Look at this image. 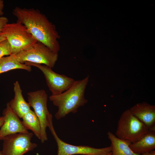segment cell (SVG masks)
Instances as JSON below:
<instances>
[{"instance_id": "obj_1", "label": "cell", "mask_w": 155, "mask_h": 155, "mask_svg": "<svg viewBox=\"0 0 155 155\" xmlns=\"http://www.w3.org/2000/svg\"><path fill=\"white\" fill-rule=\"evenodd\" d=\"M12 13L27 28L35 39L58 53L60 49L58 40L60 36L55 25L38 9L17 7Z\"/></svg>"}, {"instance_id": "obj_2", "label": "cell", "mask_w": 155, "mask_h": 155, "mask_svg": "<svg viewBox=\"0 0 155 155\" xmlns=\"http://www.w3.org/2000/svg\"><path fill=\"white\" fill-rule=\"evenodd\" d=\"M89 80V76L81 80H75L73 85L66 91L57 95H51L49 99L58 107L55 114L57 119L65 117L69 114L75 113L80 107L88 102L85 93Z\"/></svg>"}, {"instance_id": "obj_3", "label": "cell", "mask_w": 155, "mask_h": 155, "mask_svg": "<svg viewBox=\"0 0 155 155\" xmlns=\"http://www.w3.org/2000/svg\"><path fill=\"white\" fill-rule=\"evenodd\" d=\"M0 35L4 37L9 43L11 55H15L38 42L26 26L18 21L6 24Z\"/></svg>"}, {"instance_id": "obj_4", "label": "cell", "mask_w": 155, "mask_h": 155, "mask_svg": "<svg viewBox=\"0 0 155 155\" xmlns=\"http://www.w3.org/2000/svg\"><path fill=\"white\" fill-rule=\"evenodd\" d=\"M149 130L148 128L134 115L129 109L124 111L118 120L115 135L131 143L138 140Z\"/></svg>"}, {"instance_id": "obj_5", "label": "cell", "mask_w": 155, "mask_h": 155, "mask_svg": "<svg viewBox=\"0 0 155 155\" xmlns=\"http://www.w3.org/2000/svg\"><path fill=\"white\" fill-rule=\"evenodd\" d=\"M14 55L16 60L21 63L29 61L43 64L51 68L54 67L58 57V53L38 41Z\"/></svg>"}, {"instance_id": "obj_6", "label": "cell", "mask_w": 155, "mask_h": 155, "mask_svg": "<svg viewBox=\"0 0 155 155\" xmlns=\"http://www.w3.org/2000/svg\"><path fill=\"white\" fill-rule=\"evenodd\" d=\"M48 127L56 142L57 155H107L111 151V146L96 148L86 146H75L67 143L61 139L57 134L53 125V117L47 119Z\"/></svg>"}, {"instance_id": "obj_7", "label": "cell", "mask_w": 155, "mask_h": 155, "mask_svg": "<svg viewBox=\"0 0 155 155\" xmlns=\"http://www.w3.org/2000/svg\"><path fill=\"white\" fill-rule=\"evenodd\" d=\"M33 133L31 132L18 133L4 137L3 149V155H23L33 150L37 144L31 142Z\"/></svg>"}, {"instance_id": "obj_8", "label": "cell", "mask_w": 155, "mask_h": 155, "mask_svg": "<svg viewBox=\"0 0 155 155\" xmlns=\"http://www.w3.org/2000/svg\"><path fill=\"white\" fill-rule=\"evenodd\" d=\"M28 101L30 106L34 109L40 125V140L43 143L48 140L46 129L48 127L47 118L50 114L47 106L48 95L44 90L30 92L27 93Z\"/></svg>"}, {"instance_id": "obj_9", "label": "cell", "mask_w": 155, "mask_h": 155, "mask_svg": "<svg viewBox=\"0 0 155 155\" xmlns=\"http://www.w3.org/2000/svg\"><path fill=\"white\" fill-rule=\"evenodd\" d=\"M24 63L30 66H34L39 69L43 73L49 90L52 95L62 93L70 88L75 80L63 74L57 73L52 68L45 65L26 61Z\"/></svg>"}, {"instance_id": "obj_10", "label": "cell", "mask_w": 155, "mask_h": 155, "mask_svg": "<svg viewBox=\"0 0 155 155\" xmlns=\"http://www.w3.org/2000/svg\"><path fill=\"white\" fill-rule=\"evenodd\" d=\"M3 123L0 128V140L5 136L18 133L29 132L19 117L12 111L8 102L3 110Z\"/></svg>"}, {"instance_id": "obj_11", "label": "cell", "mask_w": 155, "mask_h": 155, "mask_svg": "<svg viewBox=\"0 0 155 155\" xmlns=\"http://www.w3.org/2000/svg\"><path fill=\"white\" fill-rule=\"evenodd\" d=\"M131 113L151 131H155V106L144 102L129 109Z\"/></svg>"}, {"instance_id": "obj_12", "label": "cell", "mask_w": 155, "mask_h": 155, "mask_svg": "<svg viewBox=\"0 0 155 155\" xmlns=\"http://www.w3.org/2000/svg\"><path fill=\"white\" fill-rule=\"evenodd\" d=\"M14 97L8 103L12 111L19 118L22 117L30 110V106L24 98L22 90L19 82L17 81L13 84Z\"/></svg>"}, {"instance_id": "obj_13", "label": "cell", "mask_w": 155, "mask_h": 155, "mask_svg": "<svg viewBox=\"0 0 155 155\" xmlns=\"http://www.w3.org/2000/svg\"><path fill=\"white\" fill-rule=\"evenodd\" d=\"M129 147L135 153L141 155L155 148V131L149 130L141 138L131 143Z\"/></svg>"}, {"instance_id": "obj_14", "label": "cell", "mask_w": 155, "mask_h": 155, "mask_svg": "<svg viewBox=\"0 0 155 155\" xmlns=\"http://www.w3.org/2000/svg\"><path fill=\"white\" fill-rule=\"evenodd\" d=\"M111 142V155H141L134 152L131 149L129 142L120 139L110 131L107 133Z\"/></svg>"}, {"instance_id": "obj_15", "label": "cell", "mask_w": 155, "mask_h": 155, "mask_svg": "<svg viewBox=\"0 0 155 155\" xmlns=\"http://www.w3.org/2000/svg\"><path fill=\"white\" fill-rule=\"evenodd\" d=\"M17 69H24L29 72L32 70L31 66L19 62L14 55H11L0 58V74Z\"/></svg>"}, {"instance_id": "obj_16", "label": "cell", "mask_w": 155, "mask_h": 155, "mask_svg": "<svg viewBox=\"0 0 155 155\" xmlns=\"http://www.w3.org/2000/svg\"><path fill=\"white\" fill-rule=\"evenodd\" d=\"M22 123L28 130L32 131L39 140L41 135V127L39 119L34 111L30 110L22 118Z\"/></svg>"}, {"instance_id": "obj_17", "label": "cell", "mask_w": 155, "mask_h": 155, "mask_svg": "<svg viewBox=\"0 0 155 155\" xmlns=\"http://www.w3.org/2000/svg\"><path fill=\"white\" fill-rule=\"evenodd\" d=\"M11 54L10 46L6 39L0 42V58Z\"/></svg>"}, {"instance_id": "obj_18", "label": "cell", "mask_w": 155, "mask_h": 155, "mask_svg": "<svg viewBox=\"0 0 155 155\" xmlns=\"http://www.w3.org/2000/svg\"><path fill=\"white\" fill-rule=\"evenodd\" d=\"M9 21L8 19L5 17L0 16V33L2 29Z\"/></svg>"}, {"instance_id": "obj_19", "label": "cell", "mask_w": 155, "mask_h": 155, "mask_svg": "<svg viewBox=\"0 0 155 155\" xmlns=\"http://www.w3.org/2000/svg\"><path fill=\"white\" fill-rule=\"evenodd\" d=\"M4 7V1L0 0V16H2L4 14L3 9Z\"/></svg>"}, {"instance_id": "obj_20", "label": "cell", "mask_w": 155, "mask_h": 155, "mask_svg": "<svg viewBox=\"0 0 155 155\" xmlns=\"http://www.w3.org/2000/svg\"><path fill=\"white\" fill-rule=\"evenodd\" d=\"M141 155H155V151L153 150L149 152L144 153Z\"/></svg>"}, {"instance_id": "obj_21", "label": "cell", "mask_w": 155, "mask_h": 155, "mask_svg": "<svg viewBox=\"0 0 155 155\" xmlns=\"http://www.w3.org/2000/svg\"><path fill=\"white\" fill-rule=\"evenodd\" d=\"M4 120V117L3 116H0V128L2 125Z\"/></svg>"}, {"instance_id": "obj_22", "label": "cell", "mask_w": 155, "mask_h": 155, "mask_svg": "<svg viewBox=\"0 0 155 155\" xmlns=\"http://www.w3.org/2000/svg\"><path fill=\"white\" fill-rule=\"evenodd\" d=\"M5 39H6L4 37L0 35V42Z\"/></svg>"}, {"instance_id": "obj_23", "label": "cell", "mask_w": 155, "mask_h": 155, "mask_svg": "<svg viewBox=\"0 0 155 155\" xmlns=\"http://www.w3.org/2000/svg\"><path fill=\"white\" fill-rule=\"evenodd\" d=\"M0 155H3L2 154V151H1L0 150Z\"/></svg>"}, {"instance_id": "obj_24", "label": "cell", "mask_w": 155, "mask_h": 155, "mask_svg": "<svg viewBox=\"0 0 155 155\" xmlns=\"http://www.w3.org/2000/svg\"><path fill=\"white\" fill-rule=\"evenodd\" d=\"M111 154H112V152H111L110 153H109V154H107V155H111Z\"/></svg>"}]
</instances>
